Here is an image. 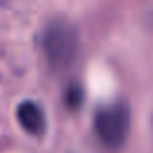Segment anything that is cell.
<instances>
[{
	"instance_id": "6da1fadb",
	"label": "cell",
	"mask_w": 153,
	"mask_h": 153,
	"mask_svg": "<svg viewBox=\"0 0 153 153\" xmlns=\"http://www.w3.org/2000/svg\"><path fill=\"white\" fill-rule=\"evenodd\" d=\"M41 49L47 58V64L52 70L68 68L79 51V35L78 29L68 19H52L47 23L41 35Z\"/></svg>"
},
{
	"instance_id": "277c9868",
	"label": "cell",
	"mask_w": 153,
	"mask_h": 153,
	"mask_svg": "<svg viewBox=\"0 0 153 153\" xmlns=\"http://www.w3.org/2000/svg\"><path fill=\"white\" fill-rule=\"evenodd\" d=\"M82 99H83V93H82V87L72 83L70 87L66 89V95H64V103L68 105V108H76L82 105Z\"/></svg>"
},
{
	"instance_id": "7a4b0ae2",
	"label": "cell",
	"mask_w": 153,
	"mask_h": 153,
	"mask_svg": "<svg viewBox=\"0 0 153 153\" xmlns=\"http://www.w3.org/2000/svg\"><path fill=\"white\" fill-rule=\"evenodd\" d=\"M132 124V112L128 103L112 101L97 108L93 116V128L99 142L108 149H118L124 146Z\"/></svg>"
},
{
	"instance_id": "3957f363",
	"label": "cell",
	"mask_w": 153,
	"mask_h": 153,
	"mask_svg": "<svg viewBox=\"0 0 153 153\" xmlns=\"http://www.w3.org/2000/svg\"><path fill=\"white\" fill-rule=\"evenodd\" d=\"M16 116H18L22 128L31 136H41L47 130V120H45V112L33 101H23L18 105L16 108Z\"/></svg>"
}]
</instances>
